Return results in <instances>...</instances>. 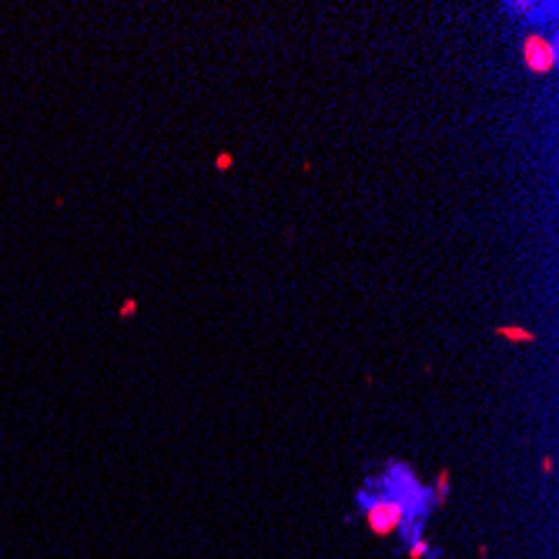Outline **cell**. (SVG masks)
<instances>
[{"label":"cell","instance_id":"cell-1","mask_svg":"<svg viewBox=\"0 0 559 559\" xmlns=\"http://www.w3.org/2000/svg\"><path fill=\"white\" fill-rule=\"evenodd\" d=\"M519 57H523V67L529 71L533 77H546L556 71L559 64V47H556V37L549 30H526L523 44H519Z\"/></svg>","mask_w":559,"mask_h":559},{"label":"cell","instance_id":"cell-3","mask_svg":"<svg viewBox=\"0 0 559 559\" xmlns=\"http://www.w3.org/2000/svg\"><path fill=\"white\" fill-rule=\"evenodd\" d=\"M492 331H496L503 342H512V345H536V342H539V335L529 329H523V325H496Z\"/></svg>","mask_w":559,"mask_h":559},{"label":"cell","instance_id":"cell-6","mask_svg":"<svg viewBox=\"0 0 559 559\" xmlns=\"http://www.w3.org/2000/svg\"><path fill=\"white\" fill-rule=\"evenodd\" d=\"M134 315H138V298H124L118 305V318H134Z\"/></svg>","mask_w":559,"mask_h":559},{"label":"cell","instance_id":"cell-2","mask_svg":"<svg viewBox=\"0 0 559 559\" xmlns=\"http://www.w3.org/2000/svg\"><path fill=\"white\" fill-rule=\"evenodd\" d=\"M365 519H369V529H372V533L388 536L402 526L406 506H402V503H392V499H379V503H372V506L365 509Z\"/></svg>","mask_w":559,"mask_h":559},{"label":"cell","instance_id":"cell-7","mask_svg":"<svg viewBox=\"0 0 559 559\" xmlns=\"http://www.w3.org/2000/svg\"><path fill=\"white\" fill-rule=\"evenodd\" d=\"M408 556H412V559H426V556H429V546H426V542H415V546L408 549Z\"/></svg>","mask_w":559,"mask_h":559},{"label":"cell","instance_id":"cell-4","mask_svg":"<svg viewBox=\"0 0 559 559\" xmlns=\"http://www.w3.org/2000/svg\"><path fill=\"white\" fill-rule=\"evenodd\" d=\"M432 492H435V503H446V496H449V469H439Z\"/></svg>","mask_w":559,"mask_h":559},{"label":"cell","instance_id":"cell-5","mask_svg":"<svg viewBox=\"0 0 559 559\" xmlns=\"http://www.w3.org/2000/svg\"><path fill=\"white\" fill-rule=\"evenodd\" d=\"M231 168H234V154H231V151H218V154H215V171H218V175H228Z\"/></svg>","mask_w":559,"mask_h":559}]
</instances>
